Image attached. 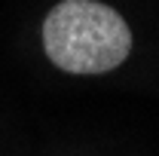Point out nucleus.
Returning a JSON list of instances; mask_svg holds the SVG:
<instances>
[{
  "instance_id": "f257e3e1",
  "label": "nucleus",
  "mask_w": 159,
  "mask_h": 156,
  "mask_svg": "<svg viewBox=\"0 0 159 156\" xmlns=\"http://www.w3.org/2000/svg\"><path fill=\"white\" fill-rule=\"evenodd\" d=\"M43 46L61 71L104 74L125 61L132 31L119 12L95 0H64L43 25Z\"/></svg>"
}]
</instances>
